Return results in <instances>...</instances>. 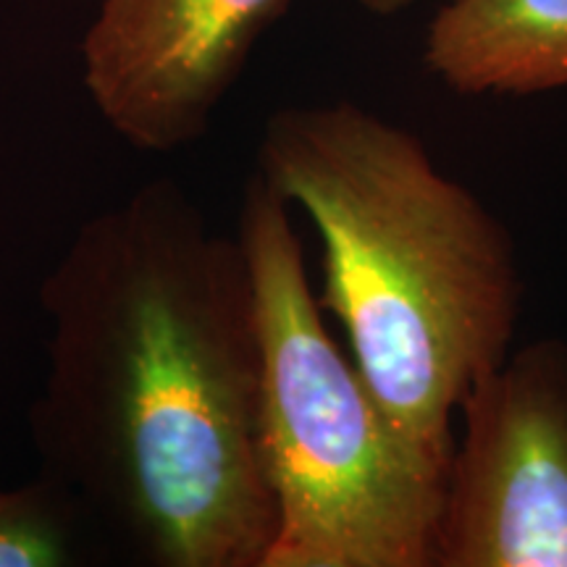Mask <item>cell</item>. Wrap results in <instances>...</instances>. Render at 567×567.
Returning a JSON list of instances; mask_svg holds the SVG:
<instances>
[{"label": "cell", "mask_w": 567, "mask_h": 567, "mask_svg": "<svg viewBox=\"0 0 567 567\" xmlns=\"http://www.w3.org/2000/svg\"><path fill=\"white\" fill-rule=\"evenodd\" d=\"M32 434L66 492L155 567H264L260 342L239 237L179 184L87 218L40 289Z\"/></svg>", "instance_id": "6da1fadb"}, {"label": "cell", "mask_w": 567, "mask_h": 567, "mask_svg": "<svg viewBox=\"0 0 567 567\" xmlns=\"http://www.w3.org/2000/svg\"><path fill=\"white\" fill-rule=\"evenodd\" d=\"M258 174L318 231V302L375 400L450 471L460 402L513 350L523 281L507 226L417 134L347 101L271 113Z\"/></svg>", "instance_id": "7a4b0ae2"}, {"label": "cell", "mask_w": 567, "mask_h": 567, "mask_svg": "<svg viewBox=\"0 0 567 567\" xmlns=\"http://www.w3.org/2000/svg\"><path fill=\"white\" fill-rule=\"evenodd\" d=\"M239 243L260 342V455L276 528L264 567H436L446 467L396 429L310 287L292 205L255 172Z\"/></svg>", "instance_id": "3957f363"}, {"label": "cell", "mask_w": 567, "mask_h": 567, "mask_svg": "<svg viewBox=\"0 0 567 567\" xmlns=\"http://www.w3.org/2000/svg\"><path fill=\"white\" fill-rule=\"evenodd\" d=\"M457 413L436 567H567V344L509 350Z\"/></svg>", "instance_id": "277c9868"}, {"label": "cell", "mask_w": 567, "mask_h": 567, "mask_svg": "<svg viewBox=\"0 0 567 567\" xmlns=\"http://www.w3.org/2000/svg\"><path fill=\"white\" fill-rule=\"evenodd\" d=\"M295 0H101L82 80L101 118L142 153L200 140L258 40Z\"/></svg>", "instance_id": "5b68a950"}, {"label": "cell", "mask_w": 567, "mask_h": 567, "mask_svg": "<svg viewBox=\"0 0 567 567\" xmlns=\"http://www.w3.org/2000/svg\"><path fill=\"white\" fill-rule=\"evenodd\" d=\"M423 63L460 95L567 87V0H450L429 21Z\"/></svg>", "instance_id": "8992f818"}, {"label": "cell", "mask_w": 567, "mask_h": 567, "mask_svg": "<svg viewBox=\"0 0 567 567\" xmlns=\"http://www.w3.org/2000/svg\"><path fill=\"white\" fill-rule=\"evenodd\" d=\"M74 528L53 484L0 486V567H66Z\"/></svg>", "instance_id": "52a82bcc"}, {"label": "cell", "mask_w": 567, "mask_h": 567, "mask_svg": "<svg viewBox=\"0 0 567 567\" xmlns=\"http://www.w3.org/2000/svg\"><path fill=\"white\" fill-rule=\"evenodd\" d=\"M354 3L363 6L365 11L375 13V17H392V13H402L410 9L415 0H354Z\"/></svg>", "instance_id": "ba28073f"}]
</instances>
